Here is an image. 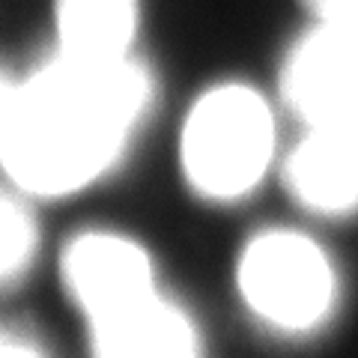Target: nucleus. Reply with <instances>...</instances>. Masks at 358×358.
Segmentation results:
<instances>
[{"label": "nucleus", "mask_w": 358, "mask_h": 358, "mask_svg": "<svg viewBox=\"0 0 358 358\" xmlns=\"http://www.w3.org/2000/svg\"><path fill=\"white\" fill-rule=\"evenodd\" d=\"M275 147L268 105L245 84H218L188 110L182 126V171L197 194L233 200L251 192Z\"/></svg>", "instance_id": "f03ea898"}, {"label": "nucleus", "mask_w": 358, "mask_h": 358, "mask_svg": "<svg viewBox=\"0 0 358 358\" xmlns=\"http://www.w3.org/2000/svg\"><path fill=\"white\" fill-rule=\"evenodd\" d=\"M138 30V0H57L60 51L84 60H126Z\"/></svg>", "instance_id": "0eeeda50"}, {"label": "nucleus", "mask_w": 358, "mask_h": 358, "mask_svg": "<svg viewBox=\"0 0 358 358\" xmlns=\"http://www.w3.org/2000/svg\"><path fill=\"white\" fill-rule=\"evenodd\" d=\"M0 358H51V352L30 331L0 322Z\"/></svg>", "instance_id": "1a4fd4ad"}, {"label": "nucleus", "mask_w": 358, "mask_h": 358, "mask_svg": "<svg viewBox=\"0 0 358 358\" xmlns=\"http://www.w3.org/2000/svg\"><path fill=\"white\" fill-rule=\"evenodd\" d=\"M152 102L138 60H84L57 51L21 81L0 134V167L30 200H66L122 162Z\"/></svg>", "instance_id": "f257e3e1"}, {"label": "nucleus", "mask_w": 358, "mask_h": 358, "mask_svg": "<svg viewBox=\"0 0 358 358\" xmlns=\"http://www.w3.org/2000/svg\"><path fill=\"white\" fill-rule=\"evenodd\" d=\"M284 182L305 209L343 215L358 206V131L310 126L284 164Z\"/></svg>", "instance_id": "423d86ee"}, {"label": "nucleus", "mask_w": 358, "mask_h": 358, "mask_svg": "<svg viewBox=\"0 0 358 358\" xmlns=\"http://www.w3.org/2000/svg\"><path fill=\"white\" fill-rule=\"evenodd\" d=\"M57 275L87 334L117 329L164 296L155 287L147 248L117 230H81L63 242Z\"/></svg>", "instance_id": "7ed1b4c3"}, {"label": "nucleus", "mask_w": 358, "mask_h": 358, "mask_svg": "<svg viewBox=\"0 0 358 358\" xmlns=\"http://www.w3.org/2000/svg\"><path fill=\"white\" fill-rule=\"evenodd\" d=\"M317 24H350L358 27V0H301Z\"/></svg>", "instance_id": "9d476101"}, {"label": "nucleus", "mask_w": 358, "mask_h": 358, "mask_svg": "<svg viewBox=\"0 0 358 358\" xmlns=\"http://www.w3.org/2000/svg\"><path fill=\"white\" fill-rule=\"evenodd\" d=\"M239 289L263 320L301 331L329 313L334 275L326 254L308 236L268 230L242 251Z\"/></svg>", "instance_id": "20e7f679"}, {"label": "nucleus", "mask_w": 358, "mask_h": 358, "mask_svg": "<svg viewBox=\"0 0 358 358\" xmlns=\"http://www.w3.org/2000/svg\"><path fill=\"white\" fill-rule=\"evenodd\" d=\"M33 203L15 188L0 192V293L21 287L42 260L45 236Z\"/></svg>", "instance_id": "6e6552de"}, {"label": "nucleus", "mask_w": 358, "mask_h": 358, "mask_svg": "<svg viewBox=\"0 0 358 358\" xmlns=\"http://www.w3.org/2000/svg\"><path fill=\"white\" fill-rule=\"evenodd\" d=\"M18 90H21V81H13L3 69H0V134H3L9 117L15 110V102H18Z\"/></svg>", "instance_id": "9b49d317"}, {"label": "nucleus", "mask_w": 358, "mask_h": 358, "mask_svg": "<svg viewBox=\"0 0 358 358\" xmlns=\"http://www.w3.org/2000/svg\"><path fill=\"white\" fill-rule=\"evenodd\" d=\"M281 96L308 126L358 131V27L308 30L284 57Z\"/></svg>", "instance_id": "39448f33"}]
</instances>
